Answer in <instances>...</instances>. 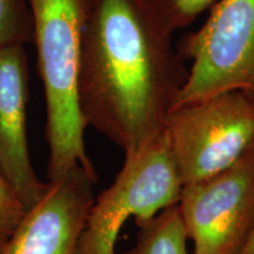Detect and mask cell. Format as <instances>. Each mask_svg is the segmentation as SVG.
<instances>
[{"instance_id": "9", "label": "cell", "mask_w": 254, "mask_h": 254, "mask_svg": "<svg viewBox=\"0 0 254 254\" xmlns=\"http://www.w3.org/2000/svg\"><path fill=\"white\" fill-rule=\"evenodd\" d=\"M123 254H189L187 234L177 205L140 227L135 244Z\"/></svg>"}, {"instance_id": "8", "label": "cell", "mask_w": 254, "mask_h": 254, "mask_svg": "<svg viewBox=\"0 0 254 254\" xmlns=\"http://www.w3.org/2000/svg\"><path fill=\"white\" fill-rule=\"evenodd\" d=\"M27 101L28 69L24 46L0 50V171L26 211L39 201L47 187L32 166Z\"/></svg>"}, {"instance_id": "11", "label": "cell", "mask_w": 254, "mask_h": 254, "mask_svg": "<svg viewBox=\"0 0 254 254\" xmlns=\"http://www.w3.org/2000/svg\"><path fill=\"white\" fill-rule=\"evenodd\" d=\"M170 33L185 28L217 0H141Z\"/></svg>"}, {"instance_id": "7", "label": "cell", "mask_w": 254, "mask_h": 254, "mask_svg": "<svg viewBox=\"0 0 254 254\" xmlns=\"http://www.w3.org/2000/svg\"><path fill=\"white\" fill-rule=\"evenodd\" d=\"M97 182L81 166L47 182L44 195L25 212L2 254H79Z\"/></svg>"}, {"instance_id": "4", "label": "cell", "mask_w": 254, "mask_h": 254, "mask_svg": "<svg viewBox=\"0 0 254 254\" xmlns=\"http://www.w3.org/2000/svg\"><path fill=\"white\" fill-rule=\"evenodd\" d=\"M165 131L183 185L213 177L254 147V93L226 91L177 107Z\"/></svg>"}, {"instance_id": "6", "label": "cell", "mask_w": 254, "mask_h": 254, "mask_svg": "<svg viewBox=\"0 0 254 254\" xmlns=\"http://www.w3.org/2000/svg\"><path fill=\"white\" fill-rule=\"evenodd\" d=\"M177 207L194 254H241L254 228V147L227 170L183 185Z\"/></svg>"}, {"instance_id": "5", "label": "cell", "mask_w": 254, "mask_h": 254, "mask_svg": "<svg viewBox=\"0 0 254 254\" xmlns=\"http://www.w3.org/2000/svg\"><path fill=\"white\" fill-rule=\"evenodd\" d=\"M178 52L190 60V68L172 110L221 92L254 93V0H217Z\"/></svg>"}, {"instance_id": "13", "label": "cell", "mask_w": 254, "mask_h": 254, "mask_svg": "<svg viewBox=\"0 0 254 254\" xmlns=\"http://www.w3.org/2000/svg\"><path fill=\"white\" fill-rule=\"evenodd\" d=\"M241 254H254V228H253L252 233H251L250 239H249V241H247L245 249H244Z\"/></svg>"}, {"instance_id": "12", "label": "cell", "mask_w": 254, "mask_h": 254, "mask_svg": "<svg viewBox=\"0 0 254 254\" xmlns=\"http://www.w3.org/2000/svg\"><path fill=\"white\" fill-rule=\"evenodd\" d=\"M25 212L26 209L13 186L0 171V254L4 252Z\"/></svg>"}, {"instance_id": "1", "label": "cell", "mask_w": 254, "mask_h": 254, "mask_svg": "<svg viewBox=\"0 0 254 254\" xmlns=\"http://www.w3.org/2000/svg\"><path fill=\"white\" fill-rule=\"evenodd\" d=\"M172 36L141 0H85L79 105L125 154L163 131L186 81Z\"/></svg>"}, {"instance_id": "2", "label": "cell", "mask_w": 254, "mask_h": 254, "mask_svg": "<svg viewBox=\"0 0 254 254\" xmlns=\"http://www.w3.org/2000/svg\"><path fill=\"white\" fill-rule=\"evenodd\" d=\"M33 43L46 101L49 182L81 166L98 177L87 155L78 95L85 0H28Z\"/></svg>"}, {"instance_id": "10", "label": "cell", "mask_w": 254, "mask_h": 254, "mask_svg": "<svg viewBox=\"0 0 254 254\" xmlns=\"http://www.w3.org/2000/svg\"><path fill=\"white\" fill-rule=\"evenodd\" d=\"M33 37L28 0H0V50L33 43Z\"/></svg>"}, {"instance_id": "3", "label": "cell", "mask_w": 254, "mask_h": 254, "mask_svg": "<svg viewBox=\"0 0 254 254\" xmlns=\"http://www.w3.org/2000/svg\"><path fill=\"white\" fill-rule=\"evenodd\" d=\"M183 182L165 128L147 144L125 154L112 185L92 205L79 240V254H116L123 225L135 219L139 228L179 201Z\"/></svg>"}]
</instances>
